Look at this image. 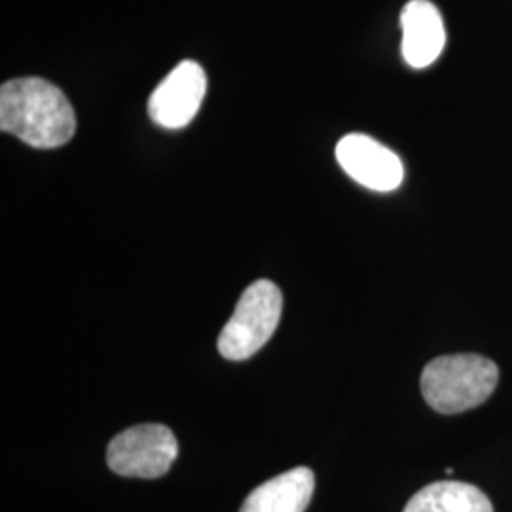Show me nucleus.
<instances>
[{
	"mask_svg": "<svg viewBox=\"0 0 512 512\" xmlns=\"http://www.w3.org/2000/svg\"><path fill=\"white\" fill-rule=\"evenodd\" d=\"M0 129L35 148L67 145L76 131L73 105L42 78H16L0 88Z\"/></svg>",
	"mask_w": 512,
	"mask_h": 512,
	"instance_id": "f257e3e1",
	"label": "nucleus"
},
{
	"mask_svg": "<svg viewBox=\"0 0 512 512\" xmlns=\"http://www.w3.org/2000/svg\"><path fill=\"white\" fill-rule=\"evenodd\" d=\"M497 380L499 368L482 355H444L423 368L421 393L440 414H461L486 403Z\"/></svg>",
	"mask_w": 512,
	"mask_h": 512,
	"instance_id": "f03ea898",
	"label": "nucleus"
},
{
	"mask_svg": "<svg viewBox=\"0 0 512 512\" xmlns=\"http://www.w3.org/2000/svg\"><path fill=\"white\" fill-rule=\"evenodd\" d=\"M283 294L279 287L258 279L241 294L230 321L219 334L220 355L228 361H245L264 348L281 321Z\"/></svg>",
	"mask_w": 512,
	"mask_h": 512,
	"instance_id": "7ed1b4c3",
	"label": "nucleus"
},
{
	"mask_svg": "<svg viewBox=\"0 0 512 512\" xmlns=\"http://www.w3.org/2000/svg\"><path fill=\"white\" fill-rule=\"evenodd\" d=\"M179 456L173 431L160 423L129 427L110 440L109 469L126 478H160Z\"/></svg>",
	"mask_w": 512,
	"mask_h": 512,
	"instance_id": "20e7f679",
	"label": "nucleus"
},
{
	"mask_svg": "<svg viewBox=\"0 0 512 512\" xmlns=\"http://www.w3.org/2000/svg\"><path fill=\"white\" fill-rule=\"evenodd\" d=\"M207 93V76L196 61L179 63L148 101L150 118L165 129L188 126L202 107Z\"/></svg>",
	"mask_w": 512,
	"mask_h": 512,
	"instance_id": "39448f33",
	"label": "nucleus"
},
{
	"mask_svg": "<svg viewBox=\"0 0 512 512\" xmlns=\"http://www.w3.org/2000/svg\"><path fill=\"white\" fill-rule=\"evenodd\" d=\"M336 160L355 183L374 192H393L404 179L401 158L363 133H349L336 145Z\"/></svg>",
	"mask_w": 512,
	"mask_h": 512,
	"instance_id": "423d86ee",
	"label": "nucleus"
},
{
	"mask_svg": "<svg viewBox=\"0 0 512 512\" xmlns=\"http://www.w3.org/2000/svg\"><path fill=\"white\" fill-rule=\"evenodd\" d=\"M404 61L412 69L433 65L446 46V29L439 8L429 0H410L401 14Z\"/></svg>",
	"mask_w": 512,
	"mask_h": 512,
	"instance_id": "0eeeda50",
	"label": "nucleus"
},
{
	"mask_svg": "<svg viewBox=\"0 0 512 512\" xmlns=\"http://www.w3.org/2000/svg\"><path fill=\"white\" fill-rule=\"evenodd\" d=\"M315 490V476L308 467H296L260 484L239 512H306Z\"/></svg>",
	"mask_w": 512,
	"mask_h": 512,
	"instance_id": "6e6552de",
	"label": "nucleus"
},
{
	"mask_svg": "<svg viewBox=\"0 0 512 512\" xmlns=\"http://www.w3.org/2000/svg\"><path fill=\"white\" fill-rule=\"evenodd\" d=\"M403 512H494V507L473 484L442 480L421 488Z\"/></svg>",
	"mask_w": 512,
	"mask_h": 512,
	"instance_id": "1a4fd4ad",
	"label": "nucleus"
}]
</instances>
